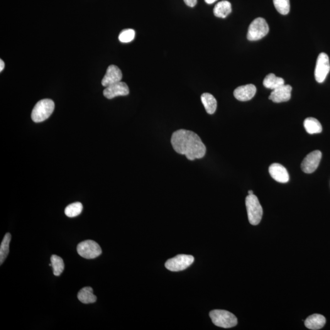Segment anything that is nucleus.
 <instances>
[{
	"label": "nucleus",
	"instance_id": "nucleus-1",
	"mask_svg": "<svg viewBox=\"0 0 330 330\" xmlns=\"http://www.w3.org/2000/svg\"><path fill=\"white\" fill-rule=\"evenodd\" d=\"M171 143L176 153L184 155L189 160L204 157L206 148L197 133L180 129L174 132Z\"/></svg>",
	"mask_w": 330,
	"mask_h": 330
},
{
	"label": "nucleus",
	"instance_id": "nucleus-2",
	"mask_svg": "<svg viewBox=\"0 0 330 330\" xmlns=\"http://www.w3.org/2000/svg\"><path fill=\"white\" fill-rule=\"evenodd\" d=\"M54 109L55 104L52 100H41L34 106L32 111L31 119L34 122H43L51 116Z\"/></svg>",
	"mask_w": 330,
	"mask_h": 330
},
{
	"label": "nucleus",
	"instance_id": "nucleus-3",
	"mask_svg": "<svg viewBox=\"0 0 330 330\" xmlns=\"http://www.w3.org/2000/svg\"><path fill=\"white\" fill-rule=\"evenodd\" d=\"M245 204L248 220L252 225H258L263 215V209L258 198L255 195H248L246 198Z\"/></svg>",
	"mask_w": 330,
	"mask_h": 330
},
{
	"label": "nucleus",
	"instance_id": "nucleus-4",
	"mask_svg": "<svg viewBox=\"0 0 330 330\" xmlns=\"http://www.w3.org/2000/svg\"><path fill=\"white\" fill-rule=\"evenodd\" d=\"M209 315L212 322L217 327L229 329L237 324V317L227 310L215 309L212 310Z\"/></svg>",
	"mask_w": 330,
	"mask_h": 330
},
{
	"label": "nucleus",
	"instance_id": "nucleus-5",
	"mask_svg": "<svg viewBox=\"0 0 330 330\" xmlns=\"http://www.w3.org/2000/svg\"><path fill=\"white\" fill-rule=\"evenodd\" d=\"M269 32V26L265 19L258 17L249 26L247 39L250 41L260 40Z\"/></svg>",
	"mask_w": 330,
	"mask_h": 330
},
{
	"label": "nucleus",
	"instance_id": "nucleus-6",
	"mask_svg": "<svg viewBox=\"0 0 330 330\" xmlns=\"http://www.w3.org/2000/svg\"><path fill=\"white\" fill-rule=\"evenodd\" d=\"M77 249L78 254L87 259L96 258L101 255L102 252L99 244L91 240L81 242Z\"/></svg>",
	"mask_w": 330,
	"mask_h": 330
},
{
	"label": "nucleus",
	"instance_id": "nucleus-7",
	"mask_svg": "<svg viewBox=\"0 0 330 330\" xmlns=\"http://www.w3.org/2000/svg\"><path fill=\"white\" fill-rule=\"evenodd\" d=\"M195 261L194 257L187 254H178L175 258L168 259L165 263L166 268L171 271H180L189 267Z\"/></svg>",
	"mask_w": 330,
	"mask_h": 330
},
{
	"label": "nucleus",
	"instance_id": "nucleus-8",
	"mask_svg": "<svg viewBox=\"0 0 330 330\" xmlns=\"http://www.w3.org/2000/svg\"><path fill=\"white\" fill-rule=\"evenodd\" d=\"M330 71V63L329 56L326 53H321L318 56L315 68V78L318 83L324 82Z\"/></svg>",
	"mask_w": 330,
	"mask_h": 330
},
{
	"label": "nucleus",
	"instance_id": "nucleus-9",
	"mask_svg": "<svg viewBox=\"0 0 330 330\" xmlns=\"http://www.w3.org/2000/svg\"><path fill=\"white\" fill-rule=\"evenodd\" d=\"M322 156L321 152L318 150L308 154L301 165L303 172L307 174L314 173L319 165Z\"/></svg>",
	"mask_w": 330,
	"mask_h": 330
},
{
	"label": "nucleus",
	"instance_id": "nucleus-10",
	"mask_svg": "<svg viewBox=\"0 0 330 330\" xmlns=\"http://www.w3.org/2000/svg\"><path fill=\"white\" fill-rule=\"evenodd\" d=\"M129 94V88L126 83L119 82L106 87L104 90V95L109 99L117 96H125Z\"/></svg>",
	"mask_w": 330,
	"mask_h": 330
},
{
	"label": "nucleus",
	"instance_id": "nucleus-11",
	"mask_svg": "<svg viewBox=\"0 0 330 330\" xmlns=\"http://www.w3.org/2000/svg\"><path fill=\"white\" fill-rule=\"evenodd\" d=\"M292 88L290 85H283L273 90L269 99L275 103L287 102L290 99Z\"/></svg>",
	"mask_w": 330,
	"mask_h": 330
},
{
	"label": "nucleus",
	"instance_id": "nucleus-12",
	"mask_svg": "<svg viewBox=\"0 0 330 330\" xmlns=\"http://www.w3.org/2000/svg\"><path fill=\"white\" fill-rule=\"evenodd\" d=\"M122 73L120 68L116 66L111 65L108 67L106 74L102 81L103 87L105 88L121 82Z\"/></svg>",
	"mask_w": 330,
	"mask_h": 330
},
{
	"label": "nucleus",
	"instance_id": "nucleus-13",
	"mask_svg": "<svg viewBox=\"0 0 330 330\" xmlns=\"http://www.w3.org/2000/svg\"><path fill=\"white\" fill-rule=\"evenodd\" d=\"M256 92L255 86L252 84L241 86L234 91V97L239 101L246 102L253 99Z\"/></svg>",
	"mask_w": 330,
	"mask_h": 330
},
{
	"label": "nucleus",
	"instance_id": "nucleus-14",
	"mask_svg": "<svg viewBox=\"0 0 330 330\" xmlns=\"http://www.w3.org/2000/svg\"><path fill=\"white\" fill-rule=\"evenodd\" d=\"M269 173L274 180L280 183H287L289 175L285 166L279 163H273L269 167Z\"/></svg>",
	"mask_w": 330,
	"mask_h": 330
},
{
	"label": "nucleus",
	"instance_id": "nucleus-15",
	"mask_svg": "<svg viewBox=\"0 0 330 330\" xmlns=\"http://www.w3.org/2000/svg\"><path fill=\"white\" fill-rule=\"evenodd\" d=\"M326 323V319L321 314H315L310 315L305 321L306 327L308 329L318 330L322 329Z\"/></svg>",
	"mask_w": 330,
	"mask_h": 330
},
{
	"label": "nucleus",
	"instance_id": "nucleus-16",
	"mask_svg": "<svg viewBox=\"0 0 330 330\" xmlns=\"http://www.w3.org/2000/svg\"><path fill=\"white\" fill-rule=\"evenodd\" d=\"M201 102L208 114H214L216 111L217 102L214 95L209 93H204L200 97Z\"/></svg>",
	"mask_w": 330,
	"mask_h": 330
},
{
	"label": "nucleus",
	"instance_id": "nucleus-17",
	"mask_svg": "<svg viewBox=\"0 0 330 330\" xmlns=\"http://www.w3.org/2000/svg\"><path fill=\"white\" fill-rule=\"evenodd\" d=\"M232 11L231 4L227 1H221L215 5L214 14L215 16L220 18H226Z\"/></svg>",
	"mask_w": 330,
	"mask_h": 330
},
{
	"label": "nucleus",
	"instance_id": "nucleus-18",
	"mask_svg": "<svg viewBox=\"0 0 330 330\" xmlns=\"http://www.w3.org/2000/svg\"><path fill=\"white\" fill-rule=\"evenodd\" d=\"M78 300L84 304H90L96 302V296L93 293L92 288L90 287H83L78 293Z\"/></svg>",
	"mask_w": 330,
	"mask_h": 330
},
{
	"label": "nucleus",
	"instance_id": "nucleus-19",
	"mask_svg": "<svg viewBox=\"0 0 330 330\" xmlns=\"http://www.w3.org/2000/svg\"><path fill=\"white\" fill-rule=\"evenodd\" d=\"M304 127L307 133L312 134L321 133L322 126L320 122L314 117H308L304 121Z\"/></svg>",
	"mask_w": 330,
	"mask_h": 330
},
{
	"label": "nucleus",
	"instance_id": "nucleus-20",
	"mask_svg": "<svg viewBox=\"0 0 330 330\" xmlns=\"http://www.w3.org/2000/svg\"><path fill=\"white\" fill-rule=\"evenodd\" d=\"M263 85L265 88L274 90L285 85V80L282 78L276 77L273 73H270L264 78Z\"/></svg>",
	"mask_w": 330,
	"mask_h": 330
},
{
	"label": "nucleus",
	"instance_id": "nucleus-21",
	"mask_svg": "<svg viewBox=\"0 0 330 330\" xmlns=\"http://www.w3.org/2000/svg\"><path fill=\"white\" fill-rule=\"evenodd\" d=\"M11 240V235L7 233L5 235L3 240L0 246V264L2 265L5 259H6L9 253V244Z\"/></svg>",
	"mask_w": 330,
	"mask_h": 330
},
{
	"label": "nucleus",
	"instance_id": "nucleus-22",
	"mask_svg": "<svg viewBox=\"0 0 330 330\" xmlns=\"http://www.w3.org/2000/svg\"><path fill=\"white\" fill-rule=\"evenodd\" d=\"M50 260L51 266H52L53 269L54 275L60 276L63 272L64 269H65V263H64L63 259L60 258V256L54 254V255L51 256Z\"/></svg>",
	"mask_w": 330,
	"mask_h": 330
},
{
	"label": "nucleus",
	"instance_id": "nucleus-23",
	"mask_svg": "<svg viewBox=\"0 0 330 330\" xmlns=\"http://www.w3.org/2000/svg\"><path fill=\"white\" fill-rule=\"evenodd\" d=\"M83 210V205L82 203L79 202L72 203L68 206L66 207L65 209V214L66 216L70 218H73L78 216Z\"/></svg>",
	"mask_w": 330,
	"mask_h": 330
},
{
	"label": "nucleus",
	"instance_id": "nucleus-24",
	"mask_svg": "<svg viewBox=\"0 0 330 330\" xmlns=\"http://www.w3.org/2000/svg\"><path fill=\"white\" fill-rule=\"evenodd\" d=\"M273 4L281 14L287 15L290 11L289 0H273Z\"/></svg>",
	"mask_w": 330,
	"mask_h": 330
},
{
	"label": "nucleus",
	"instance_id": "nucleus-25",
	"mask_svg": "<svg viewBox=\"0 0 330 330\" xmlns=\"http://www.w3.org/2000/svg\"><path fill=\"white\" fill-rule=\"evenodd\" d=\"M135 31L132 29H126L122 31L119 35V40L122 43H131L134 39Z\"/></svg>",
	"mask_w": 330,
	"mask_h": 330
},
{
	"label": "nucleus",
	"instance_id": "nucleus-26",
	"mask_svg": "<svg viewBox=\"0 0 330 330\" xmlns=\"http://www.w3.org/2000/svg\"><path fill=\"white\" fill-rule=\"evenodd\" d=\"M185 3L189 7H194L197 3V0H183Z\"/></svg>",
	"mask_w": 330,
	"mask_h": 330
},
{
	"label": "nucleus",
	"instance_id": "nucleus-27",
	"mask_svg": "<svg viewBox=\"0 0 330 330\" xmlns=\"http://www.w3.org/2000/svg\"><path fill=\"white\" fill-rule=\"evenodd\" d=\"M4 61L1 60H0V72H2V70L4 69Z\"/></svg>",
	"mask_w": 330,
	"mask_h": 330
},
{
	"label": "nucleus",
	"instance_id": "nucleus-28",
	"mask_svg": "<svg viewBox=\"0 0 330 330\" xmlns=\"http://www.w3.org/2000/svg\"><path fill=\"white\" fill-rule=\"evenodd\" d=\"M216 1H217V0H205V1L206 2V3L207 4H212Z\"/></svg>",
	"mask_w": 330,
	"mask_h": 330
},
{
	"label": "nucleus",
	"instance_id": "nucleus-29",
	"mask_svg": "<svg viewBox=\"0 0 330 330\" xmlns=\"http://www.w3.org/2000/svg\"><path fill=\"white\" fill-rule=\"evenodd\" d=\"M248 195H253V191H252V190L248 191Z\"/></svg>",
	"mask_w": 330,
	"mask_h": 330
}]
</instances>
